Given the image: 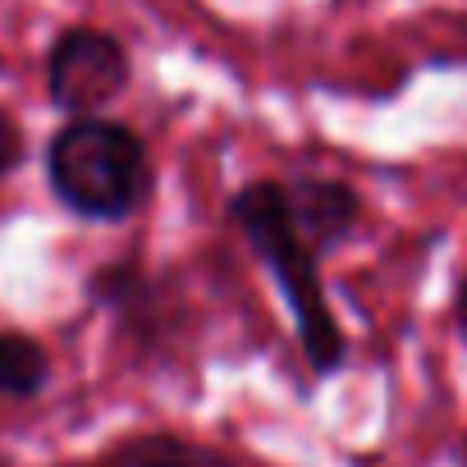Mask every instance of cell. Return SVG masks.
I'll return each instance as SVG.
<instances>
[{
  "label": "cell",
  "mask_w": 467,
  "mask_h": 467,
  "mask_svg": "<svg viewBox=\"0 0 467 467\" xmlns=\"http://www.w3.org/2000/svg\"><path fill=\"white\" fill-rule=\"evenodd\" d=\"M234 220L244 224L253 248L266 257L280 289L289 294V307L298 317L312 367L335 371L344 362V335H339V326L326 307V294H321V280H317V266H312V244L303 239V229L289 211V197L275 183H253L248 192H239V202H234Z\"/></svg>",
  "instance_id": "6da1fadb"
},
{
  "label": "cell",
  "mask_w": 467,
  "mask_h": 467,
  "mask_svg": "<svg viewBox=\"0 0 467 467\" xmlns=\"http://www.w3.org/2000/svg\"><path fill=\"white\" fill-rule=\"evenodd\" d=\"M51 183L65 206L92 220H119L147 188L142 142L110 119H74L51 142Z\"/></svg>",
  "instance_id": "7a4b0ae2"
},
{
  "label": "cell",
  "mask_w": 467,
  "mask_h": 467,
  "mask_svg": "<svg viewBox=\"0 0 467 467\" xmlns=\"http://www.w3.org/2000/svg\"><path fill=\"white\" fill-rule=\"evenodd\" d=\"M47 83H51V97L60 110H74L78 119H88L92 110H101L106 101H115L124 92L129 56L115 37H106L97 28H74L56 42Z\"/></svg>",
  "instance_id": "3957f363"
},
{
  "label": "cell",
  "mask_w": 467,
  "mask_h": 467,
  "mask_svg": "<svg viewBox=\"0 0 467 467\" xmlns=\"http://www.w3.org/2000/svg\"><path fill=\"white\" fill-rule=\"evenodd\" d=\"M97 467H239V462L179 435H133L115 444L110 453H101Z\"/></svg>",
  "instance_id": "277c9868"
},
{
  "label": "cell",
  "mask_w": 467,
  "mask_h": 467,
  "mask_svg": "<svg viewBox=\"0 0 467 467\" xmlns=\"http://www.w3.org/2000/svg\"><path fill=\"white\" fill-rule=\"evenodd\" d=\"M289 211L303 229V239L317 248V244H330L335 234L348 229V215H353V197L339 188V183H307L289 197Z\"/></svg>",
  "instance_id": "5b68a950"
},
{
  "label": "cell",
  "mask_w": 467,
  "mask_h": 467,
  "mask_svg": "<svg viewBox=\"0 0 467 467\" xmlns=\"http://www.w3.org/2000/svg\"><path fill=\"white\" fill-rule=\"evenodd\" d=\"M47 353L37 339L15 335V330H0V394L10 399H33L47 385Z\"/></svg>",
  "instance_id": "8992f818"
},
{
  "label": "cell",
  "mask_w": 467,
  "mask_h": 467,
  "mask_svg": "<svg viewBox=\"0 0 467 467\" xmlns=\"http://www.w3.org/2000/svg\"><path fill=\"white\" fill-rule=\"evenodd\" d=\"M19 156H24V133H19V124H15L5 110H0V174L15 170Z\"/></svg>",
  "instance_id": "52a82bcc"
},
{
  "label": "cell",
  "mask_w": 467,
  "mask_h": 467,
  "mask_svg": "<svg viewBox=\"0 0 467 467\" xmlns=\"http://www.w3.org/2000/svg\"><path fill=\"white\" fill-rule=\"evenodd\" d=\"M462 312H467V285H462Z\"/></svg>",
  "instance_id": "ba28073f"
}]
</instances>
